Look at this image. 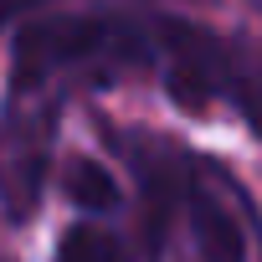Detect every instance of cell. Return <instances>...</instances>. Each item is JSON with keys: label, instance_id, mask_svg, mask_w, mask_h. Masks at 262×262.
I'll return each instance as SVG.
<instances>
[{"label": "cell", "instance_id": "6da1fadb", "mask_svg": "<svg viewBox=\"0 0 262 262\" xmlns=\"http://www.w3.org/2000/svg\"><path fill=\"white\" fill-rule=\"evenodd\" d=\"M123 72H160L170 98L185 108H211L236 93V52L180 16L139 21L118 11L93 16H26L11 36V103H57L72 82H108Z\"/></svg>", "mask_w": 262, "mask_h": 262}, {"label": "cell", "instance_id": "7a4b0ae2", "mask_svg": "<svg viewBox=\"0 0 262 262\" xmlns=\"http://www.w3.org/2000/svg\"><path fill=\"white\" fill-rule=\"evenodd\" d=\"M149 180L165 185V195L175 201V216L190 231L195 262H252V206L247 195L231 185V175L221 165L190 160L175 175L155 170Z\"/></svg>", "mask_w": 262, "mask_h": 262}, {"label": "cell", "instance_id": "3957f363", "mask_svg": "<svg viewBox=\"0 0 262 262\" xmlns=\"http://www.w3.org/2000/svg\"><path fill=\"white\" fill-rule=\"evenodd\" d=\"M52 262H128V257H123V242H118L108 226H98V221L88 216V221H77V226L62 231Z\"/></svg>", "mask_w": 262, "mask_h": 262}, {"label": "cell", "instance_id": "277c9868", "mask_svg": "<svg viewBox=\"0 0 262 262\" xmlns=\"http://www.w3.org/2000/svg\"><path fill=\"white\" fill-rule=\"evenodd\" d=\"M67 195L88 211V216H103V211H113L123 195H118V185H113V175L98 165V160H72V170H67Z\"/></svg>", "mask_w": 262, "mask_h": 262}, {"label": "cell", "instance_id": "5b68a950", "mask_svg": "<svg viewBox=\"0 0 262 262\" xmlns=\"http://www.w3.org/2000/svg\"><path fill=\"white\" fill-rule=\"evenodd\" d=\"M231 98H236L242 118H247L257 134H262V62H257L252 72H242V77H236V93H231Z\"/></svg>", "mask_w": 262, "mask_h": 262}, {"label": "cell", "instance_id": "8992f818", "mask_svg": "<svg viewBox=\"0 0 262 262\" xmlns=\"http://www.w3.org/2000/svg\"><path fill=\"white\" fill-rule=\"evenodd\" d=\"M36 6H52V0H0V26H6V21H21V16H31Z\"/></svg>", "mask_w": 262, "mask_h": 262}]
</instances>
